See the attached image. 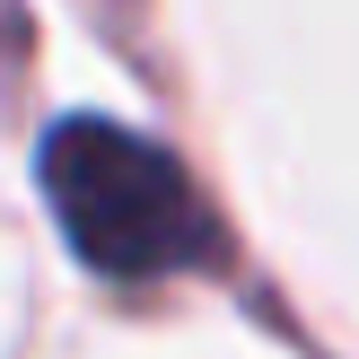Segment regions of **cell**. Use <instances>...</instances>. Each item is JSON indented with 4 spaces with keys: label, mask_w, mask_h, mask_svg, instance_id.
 Wrapping results in <instances>:
<instances>
[{
    "label": "cell",
    "mask_w": 359,
    "mask_h": 359,
    "mask_svg": "<svg viewBox=\"0 0 359 359\" xmlns=\"http://www.w3.org/2000/svg\"><path fill=\"white\" fill-rule=\"evenodd\" d=\"M44 193H53L62 237L114 280H158V272H184V263L219 255V219L184 184V167L158 140L123 132V123H97V114L53 123Z\"/></svg>",
    "instance_id": "6da1fadb"
}]
</instances>
